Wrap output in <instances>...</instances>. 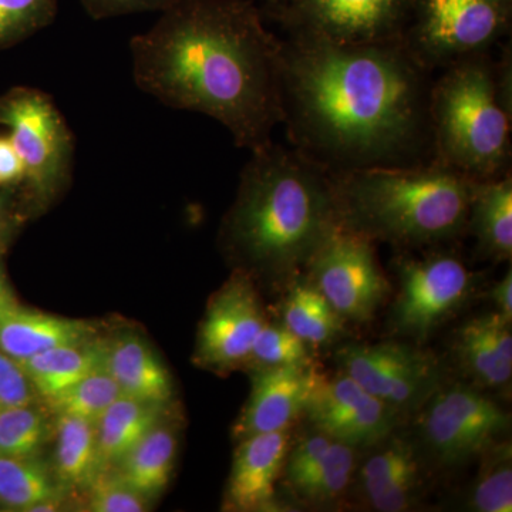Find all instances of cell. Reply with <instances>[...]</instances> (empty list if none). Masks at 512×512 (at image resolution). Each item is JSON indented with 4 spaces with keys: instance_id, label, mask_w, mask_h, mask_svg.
Wrapping results in <instances>:
<instances>
[{
    "instance_id": "836d02e7",
    "label": "cell",
    "mask_w": 512,
    "mask_h": 512,
    "mask_svg": "<svg viewBox=\"0 0 512 512\" xmlns=\"http://www.w3.org/2000/svg\"><path fill=\"white\" fill-rule=\"evenodd\" d=\"M332 441L333 439L325 433L313 427L308 433L303 434L301 439H292L282 476L285 477V484L288 485L293 497L308 483L309 478L322 463Z\"/></svg>"
},
{
    "instance_id": "7c38bea8",
    "label": "cell",
    "mask_w": 512,
    "mask_h": 512,
    "mask_svg": "<svg viewBox=\"0 0 512 512\" xmlns=\"http://www.w3.org/2000/svg\"><path fill=\"white\" fill-rule=\"evenodd\" d=\"M412 0H278L272 6L289 36L339 45L403 40Z\"/></svg>"
},
{
    "instance_id": "2e32d148",
    "label": "cell",
    "mask_w": 512,
    "mask_h": 512,
    "mask_svg": "<svg viewBox=\"0 0 512 512\" xmlns=\"http://www.w3.org/2000/svg\"><path fill=\"white\" fill-rule=\"evenodd\" d=\"M252 372L251 394L232 427V436L237 441L256 434L292 430L305 413L320 377L315 363Z\"/></svg>"
},
{
    "instance_id": "ffe728a7",
    "label": "cell",
    "mask_w": 512,
    "mask_h": 512,
    "mask_svg": "<svg viewBox=\"0 0 512 512\" xmlns=\"http://www.w3.org/2000/svg\"><path fill=\"white\" fill-rule=\"evenodd\" d=\"M94 333L92 323L30 311L18 303L0 311V350L16 362L56 346L93 339Z\"/></svg>"
},
{
    "instance_id": "cb8c5ba5",
    "label": "cell",
    "mask_w": 512,
    "mask_h": 512,
    "mask_svg": "<svg viewBox=\"0 0 512 512\" xmlns=\"http://www.w3.org/2000/svg\"><path fill=\"white\" fill-rule=\"evenodd\" d=\"M281 322L312 348L333 345L342 338L346 322L305 274L285 288Z\"/></svg>"
},
{
    "instance_id": "5bb4252c",
    "label": "cell",
    "mask_w": 512,
    "mask_h": 512,
    "mask_svg": "<svg viewBox=\"0 0 512 512\" xmlns=\"http://www.w3.org/2000/svg\"><path fill=\"white\" fill-rule=\"evenodd\" d=\"M303 416L313 429L357 450H366L389 436L403 417L343 372L332 377L320 375Z\"/></svg>"
},
{
    "instance_id": "74e56055",
    "label": "cell",
    "mask_w": 512,
    "mask_h": 512,
    "mask_svg": "<svg viewBox=\"0 0 512 512\" xmlns=\"http://www.w3.org/2000/svg\"><path fill=\"white\" fill-rule=\"evenodd\" d=\"M23 200L19 185H6L0 190V247L5 245L19 220V201Z\"/></svg>"
},
{
    "instance_id": "6da1fadb",
    "label": "cell",
    "mask_w": 512,
    "mask_h": 512,
    "mask_svg": "<svg viewBox=\"0 0 512 512\" xmlns=\"http://www.w3.org/2000/svg\"><path fill=\"white\" fill-rule=\"evenodd\" d=\"M431 83L403 40H282V123L293 148L330 174L433 161Z\"/></svg>"
},
{
    "instance_id": "ac0fdd59",
    "label": "cell",
    "mask_w": 512,
    "mask_h": 512,
    "mask_svg": "<svg viewBox=\"0 0 512 512\" xmlns=\"http://www.w3.org/2000/svg\"><path fill=\"white\" fill-rule=\"evenodd\" d=\"M511 322L491 311L463 323L454 338V356L470 382L484 390H500L512 379Z\"/></svg>"
},
{
    "instance_id": "8fae6325",
    "label": "cell",
    "mask_w": 512,
    "mask_h": 512,
    "mask_svg": "<svg viewBox=\"0 0 512 512\" xmlns=\"http://www.w3.org/2000/svg\"><path fill=\"white\" fill-rule=\"evenodd\" d=\"M373 244L338 227L303 272L346 323L370 322L389 299L390 284Z\"/></svg>"
},
{
    "instance_id": "30bf717a",
    "label": "cell",
    "mask_w": 512,
    "mask_h": 512,
    "mask_svg": "<svg viewBox=\"0 0 512 512\" xmlns=\"http://www.w3.org/2000/svg\"><path fill=\"white\" fill-rule=\"evenodd\" d=\"M333 360L339 372L402 416L416 413L448 380L446 366L436 353L402 340L343 343Z\"/></svg>"
},
{
    "instance_id": "e0dca14e",
    "label": "cell",
    "mask_w": 512,
    "mask_h": 512,
    "mask_svg": "<svg viewBox=\"0 0 512 512\" xmlns=\"http://www.w3.org/2000/svg\"><path fill=\"white\" fill-rule=\"evenodd\" d=\"M291 430L256 434L238 441L232 460L224 510L235 512L284 511L276 483L282 477Z\"/></svg>"
},
{
    "instance_id": "3957f363",
    "label": "cell",
    "mask_w": 512,
    "mask_h": 512,
    "mask_svg": "<svg viewBox=\"0 0 512 512\" xmlns=\"http://www.w3.org/2000/svg\"><path fill=\"white\" fill-rule=\"evenodd\" d=\"M338 227L332 175L272 141L252 151L222 241L237 269L286 288Z\"/></svg>"
},
{
    "instance_id": "60d3db41",
    "label": "cell",
    "mask_w": 512,
    "mask_h": 512,
    "mask_svg": "<svg viewBox=\"0 0 512 512\" xmlns=\"http://www.w3.org/2000/svg\"><path fill=\"white\" fill-rule=\"evenodd\" d=\"M15 303V298L10 292L8 281H6L5 272H3L2 262H0V311L15 305Z\"/></svg>"
},
{
    "instance_id": "9c48e42d",
    "label": "cell",
    "mask_w": 512,
    "mask_h": 512,
    "mask_svg": "<svg viewBox=\"0 0 512 512\" xmlns=\"http://www.w3.org/2000/svg\"><path fill=\"white\" fill-rule=\"evenodd\" d=\"M511 19L512 0H412L403 42L433 70L487 53Z\"/></svg>"
},
{
    "instance_id": "52a82bcc",
    "label": "cell",
    "mask_w": 512,
    "mask_h": 512,
    "mask_svg": "<svg viewBox=\"0 0 512 512\" xmlns=\"http://www.w3.org/2000/svg\"><path fill=\"white\" fill-rule=\"evenodd\" d=\"M413 414L421 453L443 467L480 457L511 427L510 413L473 383L447 380Z\"/></svg>"
},
{
    "instance_id": "44dd1931",
    "label": "cell",
    "mask_w": 512,
    "mask_h": 512,
    "mask_svg": "<svg viewBox=\"0 0 512 512\" xmlns=\"http://www.w3.org/2000/svg\"><path fill=\"white\" fill-rule=\"evenodd\" d=\"M467 231L476 238L478 252L483 258L495 262L511 261V171L476 181L468 208Z\"/></svg>"
},
{
    "instance_id": "484cf974",
    "label": "cell",
    "mask_w": 512,
    "mask_h": 512,
    "mask_svg": "<svg viewBox=\"0 0 512 512\" xmlns=\"http://www.w3.org/2000/svg\"><path fill=\"white\" fill-rule=\"evenodd\" d=\"M53 474L62 487L89 488L103 473L97 450L96 423L57 416Z\"/></svg>"
},
{
    "instance_id": "7402d4cb",
    "label": "cell",
    "mask_w": 512,
    "mask_h": 512,
    "mask_svg": "<svg viewBox=\"0 0 512 512\" xmlns=\"http://www.w3.org/2000/svg\"><path fill=\"white\" fill-rule=\"evenodd\" d=\"M106 343L96 339L67 343L19 362L37 396L50 400L103 367Z\"/></svg>"
},
{
    "instance_id": "4dcf8cb0",
    "label": "cell",
    "mask_w": 512,
    "mask_h": 512,
    "mask_svg": "<svg viewBox=\"0 0 512 512\" xmlns=\"http://www.w3.org/2000/svg\"><path fill=\"white\" fill-rule=\"evenodd\" d=\"M120 387L104 367L47 400L56 416H72L96 423L111 403L121 396Z\"/></svg>"
},
{
    "instance_id": "d4e9b609",
    "label": "cell",
    "mask_w": 512,
    "mask_h": 512,
    "mask_svg": "<svg viewBox=\"0 0 512 512\" xmlns=\"http://www.w3.org/2000/svg\"><path fill=\"white\" fill-rule=\"evenodd\" d=\"M177 444L173 427L161 421L121 458L120 480L147 501L157 497L173 476Z\"/></svg>"
},
{
    "instance_id": "5b68a950",
    "label": "cell",
    "mask_w": 512,
    "mask_h": 512,
    "mask_svg": "<svg viewBox=\"0 0 512 512\" xmlns=\"http://www.w3.org/2000/svg\"><path fill=\"white\" fill-rule=\"evenodd\" d=\"M511 104L510 52L448 64L430 89L433 161L477 181L511 171Z\"/></svg>"
},
{
    "instance_id": "4316f807",
    "label": "cell",
    "mask_w": 512,
    "mask_h": 512,
    "mask_svg": "<svg viewBox=\"0 0 512 512\" xmlns=\"http://www.w3.org/2000/svg\"><path fill=\"white\" fill-rule=\"evenodd\" d=\"M62 490L39 458L0 456V507L32 511L45 501L60 500Z\"/></svg>"
},
{
    "instance_id": "4fadbf2b",
    "label": "cell",
    "mask_w": 512,
    "mask_h": 512,
    "mask_svg": "<svg viewBox=\"0 0 512 512\" xmlns=\"http://www.w3.org/2000/svg\"><path fill=\"white\" fill-rule=\"evenodd\" d=\"M266 320L254 278L235 269L208 302L198 330L195 363L217 373L247 366L256 336Z\"/></svg>"
},
{
    "instance_id": "ba28073f",
    "label": "cell",
    "mask_w": 512,
    "mask_h": 512,
    "mask_svg": "<svg viewBox=\"0 0 512 512\" xmlns=\"http://www.w3.org/2000/svg\"><path fill=\"white\" fill-rule=\"evenodd\" d=\"M397 292L389 328L400 338L423 345L473 298L477 276L447 251L413 255L404 249L393 262Z\"/></svg>"
},
{
    "instance_id": "1f68e13d",
    "label": "cell",
    "mask_w": 512,
    "mask_h": 512,
    "mask_svg": "<svg viewBox=\"0 0 512 512\" xmlns=\"http://www.w3.org/2000/svg\"><path fill=\"white\" fill-rule=\"evenodd\" d=\"M312 350V346L293 335L284 323L266 320L245 367L259 370L312 365Z\"/></svg>"
},
{
    "instance_id": "d6986e66",
    "label": "cell",
    "mask_w": 512,
    "mask_h": 512,
    "mask_svg": "<svg viewBox=\"0 0 512 512\" xmlns=\"http://www.w3.org/2000/svg\"><path fill=\"white\" fill-rule=\"evenodd\" d=\"M103 367L124 396L164 404L173 397V377L140 335L124 333L107 342Z\"/></svg>"
},
{
    "instance_id": "d6a6232c",
    "label": "cell",
    "mask_w": 512,
    "mask_h": 512,
    "mask_svg": "<svg viewBox=\"0 0 512 512\" xmlns=\"http://www.w3.org/2000/svg\"><path fill=\"white\" fill-rule=\"evenodd\" d=\"M59 0H0V49L52 25Z\"/></svg>"
},
{
    "instance_id": "ab89813d",
    "label": "cell",
    "mask_w": 512,
    "mask_h": 512,
    "mask_svg": "<svg viewBox=\"0 0 512 512\" xmlns=\"http://www.w3.org/2000/svg\"><path fill=\"white\" fill-rule=\"evenodd\" d=\"M487 299L494 305V311L500 313L508 322L512 323V271L505 272L497 284L488 289Z\"/></svg>"
},
{
    "instance_id": "9a60e30c",
    "label": "cell",
    "mask_w": 512,
    "mask_h": 512,
    "mask_svg": "<svg viewBox=\"0 0 512 512\" xmlns=\"http://www.w3.org/2000/svg\"><path fill=\"white\" fill-rule=\"evenodd\" d=\"M357 464L353 484L359 485L367 507L379 512H404L419 503L424 485V454L416 439L392 431Z\"/></svg>"
},
{
    "instance_id": "8992f818",
    "label": "cell",
    "mask_w": 512,
    "mask_h": 512,
    "mask_svg": "<svg viewBox=\"0 0 512 512\" xmlns=\"http://www.w3.org/2000/svg\"><path fill=\"white\" fill-rule=\"evenodd\" d=\"M0 124L22 160L23 200L47 207L72 178L74 140L66 120L49 94L16 87L0 97Z\"/></svg>"
},
{
    "instance_id": "f546056e",
    "label": "cell",
    "mask_w": 512,
    "mask_h": 512,
    "mask_svg": "<svg viewBox=\"0 0 512 512\" xmlns=\"http://www.w3.org/2000/svg\"><path fill=\"white\" fill-rule=\"evenodd\" d=\"M50 436L46 413L35 404L0 407V456L39 457Z\"/></svg>"
},
{
    "instance_id": "603a6c76",
    "label": "cell",
    "mask_w": 512,
    "mask_h": 512,
    "mask_svg": "<svg viewBox=\"0 0 512 512\" xmlns=\"http://www.w3.org/2000/svg\"><path fill=\"white\" fill-rule=\"evenodd\" d=\"M164 403L121 394L96 421L97 450L103 471L117 466L138 441L163 421Z\"/></svg>"
},
{
    "instance_id": "e575fe53",
    "label": "cell",
    "mask_w": 512,
    "mask_h": 512,
    "mask_svg": "<svg viewBox=\"0 0 512 512\" xmlns=\"http://www.w3.org/2000/svg\"><path fill=\"white\" fill-rule=\"evenodd\" d=\"M89 510L94 512H143L147 500L131 490L119 477H97L89 487Z\"/></svg>"
},
{
    "instance_id": "d590c367",
    "label": "cell",
    "mask_w": 512,
    "mask_h": 512,
    "mask_svg": "<svg viewBox=\"0 0 512 512\" xmlns=\"http://www.w3.org/2000/svg\"><path fill=\"white\" fill-rule=\"evenodd\" d=\"M35 396L20 363L0 350V407L35 403Z\"/></svg>"
},
{
    "instance_id": "7a4b0ae2",
    "label": "cell",
    "mask_w": 512,
    "mask_h": 512,
    "mask_svg": "<svg viewBox=\"0 0 512 512\" xmlns=\"http://www.w3.org/2000/svg\"><path fill=\"white\" fill-rule=\"evenodd\" d=\"M282 40L251 0H175L130 42L138 89L205 114L256 151L282 123Z\"/></svg>"
},
{
    "instance_id": "f1b7e54d",
    "label": "cell",
    "mask_w": 512,
    "mask_h": 512,
    "mask_svg": "<svg viewBox=\"0 0 512 512\" xmlns=\"http://www.w3.org/2000/svg\"><path fill=\"white\" fill-rule=\"evenodd\" d=\"M359 464V450L333 440L322 463L296 493L295 498L302 504L311 507H329L338 504L355 480L356 468Z\"/></svg>"
},
{
    "instance_id": "83f0119b",
    "label": "cell",
    "mask_w": 512,
    "mask_h": 512,
    "mask_svg": "<svg viewBox=\"0 0 512 512\" xmlns=\"http://www.w3.org/2000/svg\"><path fill=\"white\" fill-rule=\"evenodd\" d=\"M480 468L467 495L468 510L512 511V447L503 439L481 454Z\"/></svg>"
},
{
    "instance_id": "277c9868",
    "label": "cell",
    "mask_w": 512,
    "mask_h": 512,
    "mask_svg": "<svg viewBox=\"0 0 512 512\" xmlns=\"http://www.w3.org/2000/svg\"><path fill=\"white\" fill-rule=\"evenodd\" d=\"M330 175L339 227L372 242L413 251L467 232L477 180L446 165L429 161Z\"/></svg>"
},
{
    "instance_id": "8d00e7d4",
    "label": "cell",
    "mask_w": 512,
    "mask_h": 512,
    "mask_svg": "<svg viewBox=\"0 0 512 512\" xmlns=\"http://www.w3.org/2000/svg\"><path fill=\"white\" fill-rule=\"evenodd\" d=\"M175 0H80L94 20L120 18L134 13L163 12Z\"/></svg>"
},
{
    "instance_id": "b9f144b4",
    "label": "cell",
    "mask_w": 512,
    "mask_h": 512,
    "mask_svg": "<svg viewBox=\"0 0 512 512\" xmlns=\"http://www.w3.org/2000/svg\"><path fill=\"white\" fill-rule=\"evenodd\" d=\"M276 2H278V0H268L269 5H274Z\"/></svg>"
},
{
    "instance_id": "f35d334b",
    "label": "cell",
    "mask_w": 512,
    "mask_h": 512,
    "mask_svg": "<svg viewBox=\"0 0 512 512\" xmlns=\"http://www.w3.org/2000/svg\"><path fill=\"white\" fill-rule=\"evenodd\" d=\"M23 178V164L8 137H0V185H18Z\"/></svg>"
}]
</instances>
